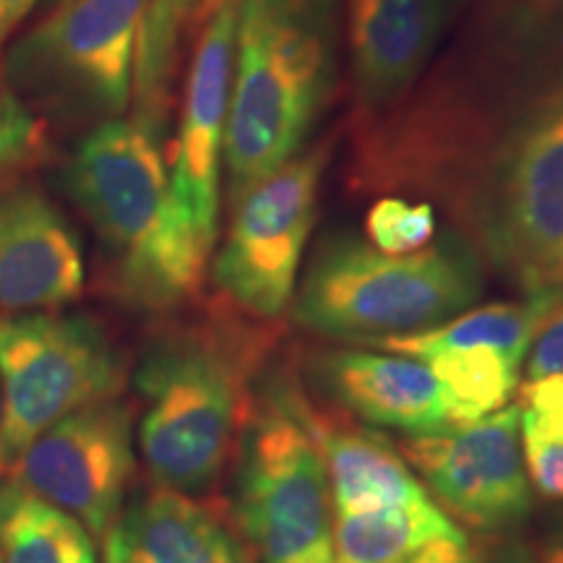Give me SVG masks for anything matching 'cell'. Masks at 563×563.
<instances>
[{
	"instance_id": "obj_15",
	"label": "cell",
	"mask_w": 563,
	"mask_h": 563,
	"mask_svg": "<svg viewBox=\"0 0 563 563\" xmlns=\"http://www.w3.org/2000/svg\"><path fill=\"white\" fill-rule=\"evenodd\" d=\"M460 9L462 0H347L355 118L402 100L435 60Z\"/></svg>"
},
{
	"instance_id": "obj_2",
	"label": "cell",
	"mask_w": 563,
	"mask_h": 563,
	"mask_svg": "<svg viewBox=\"0 0 563 563\" xmlns=\"http://www.w3.org/2000/svg\"><path fill=\"white\" fill-rule=\"evenodd\" d=\"M272 323L217 298L191 319L154 329L133 389L141 460L162 488L209 496L220 485L256 405V382L277 352Z\"/></svg>"
},
{
	"instance_id": "obj_23",
	"label": "cell",
	"mask_w": 563,
	"mask_h": 563,
	"mask_svg": "<svg viewBox=\"0 0 563 563\" xmlns=\"http://www.w3.org/2000/svg\"><path fill=\"white\" fill-rule=\"evenodd\" d=\"M45 152V123L19 100L0 104V180L21 173Z\"/></svg>"
},
{
	"instance_id": "obj_12",
	"label": "cell",
	"mask_w": 563,
	"mask_h": 563,
	"mask_svg": "<svg viewBox=\"0 0 563 563\" xmlns=\"http://www.w3.org/2000/svg\"><path fill=\"white\" fill-rule=\"evenodd\" d=\"M133 470V405L112 397L40 433L3 481L58 506L102 540L121 517Z\"/></svg>"
},
{
	"instance_id": "obj_27",
	"label": "cell",
	"mask_w": 563,
	"mask_h": 563,
	"mask_svg": "<svg viewBox=\"0 0 563 563\" xmlns=\"http://www.w3.org/2000/svg\"><path fill=\"white\" fill-rule=\"evenodd\" d=\"M483 563H538V561H534V553L525 543L504 540V543L493 545L490 551L485 553Z\"/></svg>"
},
{
	"instance_id": "obj_1",
	"label": "cell",
	"mask_w": 563,
	"mask_h": 563,
	"mask_svg": "<svg viewBox=\"0 0 563 563\" xmlns=\"http://www.w3.org/2000/svg\"><path fill=\"white\" fill-rule=\"evenodd\" d=\"M347 183L433 203L522 295L563 290V0H470L402 100L355 118Z\"/></svg>"
},
{
	"instance_id": "obj_17",
	"label": "cell",
	"mask_w": 563,
	"mask_h": 563,
	"mask_svg": "<svg viewBox=\"0 0 563 563\" xmlns=\"http://www.w3.org/2000/svg\"><path fill=\"white\" fill-rule=\"evenodd\" d=\"M279 382L287 402L319 446L334 514L378 511L428 498L426 485L382 431L313 399L295 373L279 371Z\"/></svg>"
},
{
	"instance_id": "obj_28",
	"label": "cell",
	"mask_w": 563,
	"mask_h": 563,
	"mask_svg": "<svg viewBox=\"0 0 563 563\" xmlns=\"http://www.w3.org/2000/svg\"><path fill=\"white\" fill-rule=\"evenodd\" d=\"M0 426H3V386H0Z\"/></svg>"
},
{
	"instance_id": "obj_22",
	"label": "cell",
	"mask_w": 563,
	"mask_h": 563,
	"mask_svg": "<svg viewBox=\"0 0 563 563\" xmlns=\"http://www.w3.org/2000/svg\"><path fill=\"white\" fill-rule=\"evenodd\" d=\"M519 439L532 488L548 501H563V412L519 405Z\"/></svg>"
},
{
	"instance_id": "obj_21",
	"label": "cell",
	"mask_w": 563,
	"mask_h": 563,
	"mask_svg": "<svg viewBox=\"0 0 563 563\" xmlns=\"http://www.w3.org/2000/svg\"><path fill=\"white\" fill-rule=\"evenodd\" d=\"M365 235L384 253L420 251L439 235V211L420 199L382 196L365 214Z\"/></svg>"
},
{
	"instance_id": "obj_6",
	"label": "cell",
	"mask_w": 563,
	"mask_h": 563,
	"mask_svg": "<svg viewBox=\"0 0 563 563\" xmlns=\"http://www.w3.org/2000/svg\"><path fill=\"white\" fill-rule=\"evenodd\" d=\"M232 462L230 511L256 563H340L327 467L277 371L264 373Z\"/></svg>"
},
{
	"instance_id": "obj_7",
	"label": "cell",
	"mask_w": 563,
	"mask_h": 563,
	"mask_svg": "<svg viewBox=\"0 0 563 563\" xmlns=\"http://www.w3.org/2000/svg\"><path fill=\"white\" fill-rule=\"evenodd\" d=\"M146 5L150 0H58L5 51V89L40 121H118L131 102Z\"/></svg>"
},
{
	"instance_id": "obj_20",
	"label": "cell",
	"mask_w": 563,
	"mask_h": 563,
	"mask_svg": "<svg viewBox=\"0 0 563 563\" xmlns=\"http://www.w3.org/2000/svg\"><path fill=\"white\" fill-rule=\"evenodd\" d=\"M0 563H100L79 519L16 483H0Z\"/></svg>"
},
{
	"instance_id": "obj_26",
	"label": "cell",
	"mask_w": 563,
	"mask_h": 563,
	"mask_svg": "<svg viewBox=\"0 0 563 563\" xmlns=\"http://www.w3.org/2000/svg\"><path fill=\"white\" fill-rule=\"evenodd\" d=\"M538 563H563V511L553 514L551 522L545 525L543 538H540L538 555H534Z\"/></svg>"
},
{
	"instance_id": "obj_16",
	"label": "cell",
	"mask_w": 563,
	"mask_h": 563,
	"mask_svg": "<svg viewBox=\"0 0 563 563\" xmlns=\"http://www.w3.org/2000/svg\"><path fill=\"white\" fill-rule=\"evenodd\" d=\"M306 382L334 410L402 435L454 426L452 402L426 363L394 352L313 350Z\"/></svg>"
},
{
	"instance_id": "obj_25",
	"label": "cell",
	"mask_w": 563,
	"mask_h": 563,
	"mask_svg": "<svg viewBox=\"0 0 563 563\" xmlns=\"http://www.w3.org/2000/svg\"><path fill=\"white\" fill-rule=\"evenodd\" d=\"M37 5V0H0V104L16 100L3 81V55L9 51V40L13 32L19 30V24L30 16V11Z\"/></svg>"
},
{
	"instance_id": "obj_8",
	"label": "cell",
	"mask_w": 563,
	"mask_h": 563,
	"mask_svg": "<svg viewBox=\"0 0 563 563\" xmlns=\"http://www.w3.org/2000/svg\"><path fill=\"white\" fill-rule=\"evenodd\" d=\"M129 363L102 321L84 313L0 319V481L47 428L100 399L121 397Z\"/></svg>"
},
{
	"instance_id": "obj_18",
	"label": "cell",
	"mask_w": 563,
	"mask_h": 563,
	"mask_svg": "<svg viewBox=\"0 0 563 563\" xmlns=\"http://www.w3.org/2000/svg\"><path fill=\"white\" fill-rule=\"evenodd\" d=\"M102 545L104 563H256L228 506L162 485L123 506Z\"/></svg>"
},
{
	"instance_id": "obj_14",
	"label": "cell",
	"mask_w": 563,
	"mask_h": 563,
	"mask_svg": "<svg viewBox=\"0 0 563 563\" xmlns=\"http://www.w3.org/2000/svg\"><path fill=\"white\" fill-rule=\"evenodd\" d=\"M79 232L24 173L0 180V313L58 311L84 290Z\"/></svg>"
},
{
	"instance_id": "obj_9",
	"label": "cell",
	"mask_w": 563,
	"mask_h": 563,
	"mask_svg": "<svg viewBox=\"0 0 563 563\" xmlns=\"http://www.w3.org/2000/svg\"><path fill=\"white\" fill-rule=\"evenodd\" d=\"M329 152L313 146L230 201L228 235L211 262V282L238 311L258 321H277L290 311Z\"/></svg>"
},
{
	"instance_id": "obj_3",
	"label": "cell",
	"mask_w": 563,
	"mask_h": 563,
	"mask_svg": "<svg viewBox=\"0 0 563 563\" xmlns=\"http://www.w3.org/2000/svg\"><path fill=\"white\" fill-rule=\"evenodd\" d=\"M63 186L100 241L112 298L162 319L194 302L214 245L180 207L157 136L133 121L95 125L70 154Z\"/></svg>"
},
{
	"instance_id": "obj_24",
	"label": "cell",
	"mask_w": 563,
	"mask_h": 563,
	"mask_svg": "<svg viewBox=\"0 0 563 563\" xmlns=\"http://www.w3.org/2000/svg\"><path fill=\"white\" fill-rule=\"evenodd\" d=\"M527 382L563 373V306L548 316L525 361Z\"/></svg>"
},
{
	"instance_id": "obj_10",
	"label": "cell",
	"mask_w": 563,
	"mask_h": 563,
	"mask_svg": "<svg viewBox=\"0 0 563 563\" xmlns=\"http://www.w3.org/2000/svg\"><path fill=\"white\" fill-rule=\"evenodd\" d=\"M397 449L428 496L462 530L506 538L530 519L534 501L519 439V405L435 433L405 435Z\"/></svg>"
},
{
	"instance_id": "obj_11",
	"label": "cell",
	"mask_w": 563,
	"mask_h": 563,
	"mask_svg": "<svg viewBox=\"0 0 563 563\" xmlns=\"http://www.w3.org/2000/svg\"><path fill=\"white\" fill-rule=\"evenodd\" d=\"M559 306L563 290L530 292L519 300L467 308L428 332L389 336L371 342V347L426 363L449 394L454 426L473 422L509 405L527 352Z\"/></svg>"
},
{
	"instance_id": "obj_13",
	"label": "cell",
	"mask_w": 563,
	"mask_h": 563,
	"mask_svg": "<svg viewBox=\"0 0 563 563\" xmlns=\"http://www.w3.org/2000/svg\"><path fill=\"white\" fill-rule=\"evenodd\" d=\"M201 34L186 84L178 136L170 150V180L196 230L214 245L220 217V175L228 129L238 0H203Z\"/></svg>"
},
{
	"instance_id": "obj_5",
	"label": "cell",
	"mask_w": 563,
	"mask_h": 563,
	"mask_svg": "<svg viewBox=\"0 0 563 563\" xmlns=\"http://www.w3.org/2000/svg\"><path fill=\"white\" fill-rule=\"evenodd\" d=\"M485 266L454 230L412 253H384L334 232L313 251L290 313L295 327L344 342L420 334L473 308Z\"/></svg>"
},
{
	"instance_id": "obj_4",
	"label": "cell",
	"mask_w": 563,
	"mask_h": 563,
	"mask_svg": "<svg viewBox=\"0 0 563 563\" xmlns=\"http://www.w3.org/2000/svg\"><path fill=\"white\" fill-rule=\"evenodd\" d=\"M336 0H238L222 165L228 199L302 154L334 91Z\"/></svg>"
},
{
	"instance_id": "obj_19",
	"label": "cell",
	"mask_w": 563,
	"mask_h": 563,
	"mask_svg": "<svg viewBox=\"0 0 563 563\" xmlns=\"http://www.w3.org/2000/svg\"><path fill=\"white\" fill-rule=\"evenodd\" d=\"M460 525L431 496L405 506L334 514V548L340 563H418Z\"/></svg>"
}]
</instances>
